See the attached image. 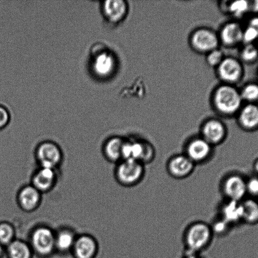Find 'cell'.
Wrapping results in <instances>:
<instances>
[{"instance_id":"obj_1","label":"cell","mask_w":258,"mask_h":258,"mask_svg":"<svg viewBox=\"0 0 258 258\" xmlns=\"http://www.w3.org/2000/svg\"><path fill=\"white\" fill-rule=\"evenodd\" d=\"M240 91L234 85L223 84L215 90L212 95V103L215 109L222 115H234L238 113L242 107Z\"/></svg>"},{"instance_id":"obj_2","label":"cell","mask_w":258,"mask_h":258,"mask_svg":"<svg viewBox=\"0 0 258 258\" xmlns=\"http://www.w3.org/2000/svg\"><path fill=\"white\" fill-rule=\"evenodd\" d=\"M214 234L211 226L203 222H196L187 229L184 242L188 252L199 253L209 246Z\"/></svg>"},{"instance_id":"obj_3","label":"cell","mask_w":258,"mask_h":258,"mask_svg":"<svg viewBox=\"0 0 258 258\" xmlns=\"http://www.w3.org/2000/svg\"><path fill=\"white\" fill-rule=\"evenodd\" d=\"M30 247L40 257H49L55 253V231L44 225L36 226L30 232Z\"/></svg>"},{"instance_id":"obj_4","label":"cell","mask_w":258,"mask_h":258,"mask_svg":"<svg viewBox=\"0 0 258 258\" xmlns=\"http://www.w3.org/2000/svg\"><path fill=\"white\" fill-rule=\"evenodd\" d=\"M155 156V149L148 141L125 139L122 149V160L131 159L140 162L145 165L151 163Z\"/></svg>"},{"instance_id":"obj_5","label":"cell","mask_w":258,"mask_h":258,"mask_svg":"<svg viewBox=\"0 0 258 258\" xmlns=\"http://www.w3.org/2000/svg\"><path fill=\"white\" fill-rule=\"evenodd\" d=\"M145 171V165L140 162L131 159L122 160L118 163L115 176L121 185L133 186L142 180Z\"/></svg>"},{"instance_id":"obj_6","label":"cell","mask_w":258,"mask_h":258,"mask_svg":"<svg viewBox=\"0 0 258 258\" xmlns=\"http://www.w3.org/2000/svg\"><path fill=\"white\" fill-rule=\"evenodd\" d=\"M116 59L115 55L110 50L101 45L93 51L92 69L97 77L105 78L110 77L115 72Z\"/></svg>"},{"instance_id":"obj_7","label":"cell","mask_w":258,"mask_h":258,"mask_svg":"<svg viewBox=\"0 0 258 258\" xmlns=\"http://www.w3.org/2000/svg\"><path fill=\"white\" fill-rule=\"evenodd\" d=\"M35 158L39 167L57 169L63 161V152L58 144L45 141L37 146Z\"/></svg>"},{"instance_id":"obj_8","label":"cell","mask_w":258,"mask_h":258,"mask_svg":"<svg viewBox=\"0 0 258 258\" xmlns=\"http://www.w3.org/2000/svg\"><path fill=\"white\" fill-rule=\"evenodd\" d=\"M189 43L196 52L205 53L218 49L220 44L219 35L208 28H199L192 33Z\"/></svg>"},{"instance_id":"obj_9","label":"cell","mask_w":258,"mask_h":258,"mask_svg":"<svg viewBox=\"0 0 258 258\" xmlns=\"http://www.w3.org/2000/svg\"><path fill=\"white\" fill-rule=\"evenodd\" d=\"M217 76L224 84L234 85L241 80L243 68L241 62L236 58L224 57L217 68Z\"/></svg>"},{"instance_id":"obj_10","label":"cell","mask_w":258,"mask_h":258,"mask_svg":"<svg viewBox=\"0 0 258 258\" xmlns=\"http://www.w3.org/2000/svg\"><path fill=\"white\" fill-rule=\"evenodd\" d=\"M222 189L227 201H243L247 194L246 181L239 174H231L222 182Z\"/></svg>"},{"instance_id":"obj_11","label":"cell","mask_w":258,"mask_h":258,"mask_svg":"<svg viewBox=\"0 0 258 258\" xmlns=\"http://www.w3.org/2000/svg\"><path fill=\"white\" fill-rule=\"evenodd\" d=\"M214 147L201 137L191 139L186 144L185 155L195 164L208 161L213 153Z\"/></svg>"},{"instance_id":"obj_12","label":"cell","mask_w":258,"mask_h":258,"mask_svg":"<svg viewBox=\"0 0 258 258\" xmlns=\"http://www.w3.org/2000/svg\"><path fill=\"white\" fill-rule=\"evenodd\" d=\"M195 166L196 164L185 154H176L168 161L167 169L173 178L184 179L193 173Z\"/></svg>"},{"instance_id":"obj_13","label":"cell","mask_w":258,"mask_h":258,"mask_svg":"<svg viewBox=\"0 0 258 258\" xmlns=\"http://www.w3.org/2000/svg\"><path fill=\"white\" fill-rule=\"evenodd\" d=\"M201 138L212 146L223 143L227 137V128L224 123L217 118L204 122L201 129Z\"/></svg>"},{"instance_id":"obj_14","label":"cell","mask_w":258,"mask_h":258,"mask_svg":"<svg viewBox=\"0 0 258 258\" xmlns=\"http://www.w3.org/2000/svg\"><path fill=\"white\" fill-rule=\"evenodd\" d=\"M102 12L108 22L118 24L127 16L128 5L124 0H108L103 2Z\"/></svg>"},{"instance_id":"obj_15","label":"cell","mask_w":258,"mask_h":258,"mask_svg":"<svg viewBox=\"0 0 258 258\" xmlns=\"http://www.w3.org/2000/svg\"><path fill=\"white\" fill-rule=\"evenodd\" d=\"M57 179V169L39 167L33 174L31 184L42 194L51 190Z\"/></svg>"},{"instance_id":"obj_16","label":"cell","mask_w":258,"mask_h":258,"mask_svg":"<svg viewBox=\"0 0 258 258\" xmlns=\"http://www.w3.org/2000/svg\"><path fill=\"white\" fill-rule=\"evenodd\" d=\"M98 250V242L94 237L83 234L77 236L72 254L74 258H95Z\"/></svg>"},{"instance_id":"obj_17","label":"cell","mask_w":258,"mask_h":258,"mask_svg":"<svg viewBox=\"0 0 258 258\" xmlns=\"http://www.w3.org/2000/svg\"><path fill=\"white\" fill-rule=\"evenodd\" d=\"M243 28L237 22H229L222 26L219 33L220 43L224 46L233 47L242 42Z\"/></svg>"},{"instance_id":"obj_18","label":"cell","mask_w":258,"mask_h":258,"mask_svg":"<svg viewBox=\"0 0 258 258\" xmlns=\"http://www.w3.org/2000/svg\"><path fill=\"white\" fill-rule=\"evenodd\" d=\"M18 203L25 212L35 211L40 206L42 194L32 184L25 185L20 189L17 196Z\"/></svg>"},{"instance_id":"obj_19","label":"cell","mask_w":258,"mask_h":258,"mask_svg":"<svg viewBox=\"0 0 258 258\" xmlns=\"http://www.w3.org/2000/svg\"><path fill=\"white\" fill-rule=\"evenodd\" d=\"M77 235L69 227H62L55 231V252L61 254L72 253Z\"/></svg>"},{"instance_id":"obj_20","label":"cell","mask_w":258,"mask_h":258,"mask_svg":"<svg viewBox=\"0 0 258 258\" xmlns=\"http://www.w3.org/2000/svg\"><path fill=\"white\" fill-rule=\"evenodd\" d=\"M221 218L231 226L243 221L242 202L227 201L221 207Z\"/></svg>"},{"instance_id":"obj_21","label":"cell","mask_w":258,"mask_h":258,"mask_svg":"<svg viewBox=\"0 0 258 258\" xmlns=\"http://www.w3.org/2000/svg\"><path fill=\"white\" fill-rule=\"evenodd\" d=\"M238 114V122L242 128L252 130L258 127V107L254 103L242 107Z\"/></svg>"},{"instance_id":"obj_22","label":"cell","mask_w":258,"mask_h":258,"mask_svg":"<svg viewBox=\"0 0 258 258\" xmlns=\"http://www.w3.org/2000/svg\"><path fill=\"white\" fill-rule=\"evenodd\" d=\"M125 139L120 137H113L106 141L104 146V154L106 159L112 163L122 160V149Z\"/></svg>"},{"instance_id":"obj_23","label":"cell","mask_w":258,"mask_h":258,"mask_svg":"<svg viewBox=\"0 0 258 258\" xmlns=\"http://www.w3.org/2000/svg\"><path fill=\"white\" fill-rule=\"evenodd\" d=\"M5 252L8 258H32L34 254L29 242L20 239H15L8 245Z\"/></svg>"},{"instance_id":"obj_24","label":"cell","mask_w":258,"mask_h":258,"mask_svg":"<svg viewBox=\"0 0 258 258\" xmlns=\"http://www.w3.org/2000/svg\"><path fill=\"white\" fill-rule=\"evenodd\" d=\"M243 209V221L253 224L258 221V203L254 200L249 199L242 201Z\"/></svg>"},{"instance_id":"obj_25","label":"cell","mask_w":258,"mask_h":258,"mask_svg":"<svg viewBox=\"0 0 258 258\" xmlns=\"http://www.w3.org/2000/svg\"><path fill=\"white\" fill-rule=\"evenodd\" d=\"M15 237L14 227L9 222H0V244L6 247L14 241Z\"/></svg>"},{"instance_id":"obj_26","label":"cell","mask_w":258,"mask_h":258,"mask_svg":"<svg viewBox=\"0 0 258 258\" xmlns=\"http://www.w3.org/2000/svg\"><path fill=\"white\" fill-rule=\"evenodd\" d=\"M227 7V11L232 16L236 18H241L249 12V2L247 1L230 2Z\"/></svg>"},{"instance_id":"obj_27","label":"cell","mask_w":258,"mask_h":258,"mask_svg":"<svg viewBox=\"0 0 258 258\" xmlns=\"http://www.w3.org/2000/svg\"><path fill=\"white\" fill-rule=\"evenodd\" d=\"M240 93L242 100L249 103H253L258 100V85L256 83H249L242 88Z\"/></svg>"},{"instance_id":"obj_28","label":"cell","mask_w":258,"mask_h":258,"mask_svg":"<svg viewBox=\"0 0 258 258\" xmlns=\"http://www.w3.org/2000/svg\"><path fill=\"white\" fill-rule=\"evenodd\" d=\"M258 56L257 47L252 44H247L244 45L241 52V57L243 61L251 62L254 61Z\"/></svg>"},{"instance_id":"obj_29","label":"cell","mask_w":258,"mask_h":258,"mask_svg":"<svg viewBox=\"0 0 258 258\" xmlns=\"http://www.w3.org/2000/svg\"><path fill=\"white\" fill-rule=\"evenodd\" d=\"M207 54V62L212 67L217 68L224 59V53L219 49L212 50Z\"/></svg>"},{"instance_id":"obj_30","label":"cell","mask_w":258,"mask_h":258,"mask_svg":"<svg viewBox=\"0 0 258 258\" xmlns=\"http://www.w3.org/2000/svg\"><path fill=\"white\" fill-rule=\"evenodd\" d=\"M231 227H232L231 225L227 223L221 217L217 221L214 222V224L211 226V228L214 234L222 236V235L226 234L229 231Z\"/></svg>"},{"instance_id":"obj_31","label":"cell","mask_w":258,"mask_h":258,"mask_svg":"<svg viewBox=\"0 0 258 258\" xmlns=\"http://www.w3.org/2000/svg\"><path fill=\"white\" fill-rule=\"evenodd\" d=\"M258 37V30L255 28L249 26L244 29L243 38L242 42L245 44H252V42L256 40Z\"/></svg>"},{"instance_id":"obj_32","label":"cell","mask_w":258,"mask_h":258,"mask_svg":"<svg viewBox=\"0 0 258 258\" xmlns=\"http://www.w3.org/2000/svg\"><path fill=\"white\" fill-rule=\"evenodd\" d=\"M247 194L252 196H257L258 195V178L253 177L246 181Z\"/></svg>"},{"instance_id":"obj_33","label":"cell","mask_w":258,"mask_h":258,"mask_svg":"<svg viewBox=\"0 0 258 258\" xmlns=\"http://www.w3.org/2000/svg\"><path fill=\"white\" fill-rule=\"evenodd\" d=\"M10 120V114L6 108L0 105V129L6 127Z\"/></svg>"},{"instance_id":"obj_34","label":"cell","mask_w":258,"mask_h":258,"mask_svg":"<svg viewBox=\"0 0 258 258\" xmlns=\"http://www.w3.org/2000/svg\"><path fill=\"white\" fill-rule=\"evenodd\" d=\"M249 12H258V1L249 2Z\"/></svg>"},{"instance_id":"obj_35","label":"cell","mask_w":258,"mask_h":258,"mask_svg":"<svg viewBox=\"0 0 258 258\" xmlns=\"http://www.w3.org/2000/svg\"><path fill=\"white\" fill-rule=\"evenodd\" d=\"M184 258H203L199 256V253H194V252H191L187 251L186 256Z\"/></svg>"},{"instance_id":"obj_36","label":"cell","mask_w":258,"mask_h":258,"mask_svg":"<svg viewBox=\"0 0 258 258\" xmlns=\"http://www.w3.org/2000/svg\"><path fill=\"white\" fill-rule=\"evenodd\" d=\"M5 253V247L0 244V258H2Z\"/></svg>"},{"instance_id":"obj_37","label":"cell","mask_w":258,"mask_h":258,"mask_svg":"<svg viewBox=\"0 0 258 258\" xmlns=\"http://www.w3.org/2000/svg\"><path fill=\"white\" fill-rule=\"evenodd\" d=\"M254 169L255 171H256L257 173H258V160L256 162V163H255Z\"/></svg>"}]
</instances>
